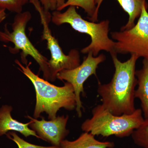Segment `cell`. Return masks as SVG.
<instances>
[{
	"mask_svg": "<svg viewBox=\"0 0 148 148\" xmlns=\"http://www.w3.org/2000/svg\"><path fill=\"white\" fill-rule=\"evenodd\" d=\"M51 21L57 26L69 24L77 32L90 36L91 42L82 49V53L86 54L91 52L95 57L102 50L110 53H115V42L110 39L108 36L110 31L108 20H104L99 23L86 21L77 13L75 7L70 6L64 12L57 10L53 12Z\"/></svg>",
	"mask_w": 148,
	"mask_h": 148,
	"instance_id": "277c9868",
	"label": "cell"
},
{
	"mask_svg": "<svg viewBox=\"0 0 148 148\" xmlns=\"http://www.w3.org/2000/svg\"><path fill=\"white\" fill-rule=\"evenodd\" d=\"M15 62L20 68H18L19 71L31 81L35 88L36 95L35 118L39 117L41 114L45 112L49 119L53 120L56 117V114L60 109L73 110L76 108L74 88L71 84L66 82L64 86H56L34 73L30 68L31 62L26 67L18 60Z\"/></svg>",
	"mask_w": 148,
	"mask_h": 148,
	"instance_id": "7a4b0ae2",
	"label": "cell"
},
{
	"mask_svg": "<svg viewBox=\"0 0 148 148\" xmlns=\"http://www.w3.org/2000/svg\"><path fill=\"white\" fill-rule=\"evenodd\" d=\"M32 17V14L29 11L16 14L11 25L12 32L9 31L6 25L3 31H0V41L13 44L14 47H9L11 53L16 54L21 51V61L23 64L27 65V56H32L39 65L44 79L50 80L49 60L32 44L26 34L27 24Z\"/></svg>",
	"mask_w": 148,
	"mask_h": 148,
	"instance_id": "5b68a950",
	"label": "cell"
},
{
	"mask_svg": "<svg viewBox=\"0 0 148 148\" xmlns=\"http://www.w3.org/2000/svg\"><path fill=\"white\" fill-rule=\"evenodd\" d=\"M133 142L143 148H148V118L145 119L140 126L131 135Z\"/></svg>",
	"mask_w": 148,
	"mask_h": 148,
	"instance_id": "5bb4252c",
	"label": "cell"
},
{
	"mask_svg": "<svg viewBox=\"0 0 148 148\" xmlns=\"http://www.w3.org/2000/svg\"><path fill=\"white\" fill-rule=\"evenodd\" d=\"M29 0H0V9L16 14L22 12L23 7Z\"/></svg>",
	"mask_w": 148,
	"mask_h": 148,
	"instance_id": "2e32d148",
	"label": "cell"
},
{
	"mask_svg": "<svg viewBox=\"0 0 148 148\" xmlns=\"http://www.w3.org/2000/svg\"><path fill=\"white\" fill-rule=\"evenodd\" d=\"M46 11H59L65 2L66 0H39Z\"/></svg>",
	"mask_w": 148,
	"mask_h": 148,
	"instance_id": "ac0fdd59",
	"label": "cell"
},
{
	"mask_svg": "<svg viewBox=\"0 0 148 148\" xmlns=\"http://www.w3.org/2000/svg\"><path fill=\"white\" fill-rule=\"evenodd\" d=\"M29 3L34 5L39 14L41 22L43 27L42 40L47 42V48L51 53V59L49 61L50 80L54 81L57 78V75L64 70L75 69L80 65L79 52L76 49L70 51L68 55H65L59 45L57 40L52 36L49 27L51 21V14L46 11L39 0H29Z\"/></svg>",
	"mask_w": 148,
	"mask_h": 148,
	"instance_id": "8992f818",
	"label": "cell"
},
{
	"mask_svg": "<svg viewBox=\"0 0 148 148\" xmlns=\"http://www.w3.org/2000/svg\"><path fill=\"white\" fill-rule=\"evenodd\" d=\"M142 69L136 71L138 87L135 90V98L141 103V110L145 119L148 118V59L144 58Z\"/></svg>",
	"mask_w": 148,
	"mask_h": 148,
	"instance_id": "7c38bea8",
	"label": "cell"
},
{
	"mask_svg": "<svg viewBox=\"0 0 148 148\" xmlns=\"http://www.w3.org/2000/svg\"><path fill=\"white\" fill-rule=\"evenodd\" d=\"M6 17V13L5 12V10H4L0 9V24Z\"/></svg>",
	"mask_w": 148,
	"mask_h": 148,
	"instance_id": "d6986e66",
	"label": "cell"
},
{
	"mask_svg": "<svg viewBox=\"0 0 148 148\" xmlns=\"http://www.w3.org/2000/svg\"><path fill=\"white\" fill-rule=\"evenodd\" d=\"M10 139L14 141L18 146V148H61L56 146L43 147L33 145L20 138L15 132H10L6 134Z\"/></svg>",
	"mask_w": 148,
	"mask_h": 148,
	"instance_id": "e0dca14e",
	"label": "cell"
},
{
	"mask_svg": "<svg viewBox=\"0 0 148 148\" xmlns=\"http://www.w3.org/2000/svg\"><path fill=\"white\" fill-rule=\"evenodd\" d=\"M148 5L143 4L138 22L128 30L111 32L113 39L116 41L114 52L135 54L148 59Z\"/></svg>",
	"mask_w": 148,
	"mask_h": 148,
	"instance_id": "52a82bcc",
	"label": "cell"
},
{
	"mask_svg": "<svg viewBox=\"0 0 148 148\" xmlns=\"http://www.w3.org/2000/svg\"><path fill=\"white\" fill-rule=\"evenodd\" d=\"M70 6L81 8L90 17L89 18L94 15L96 10L95 0H67L58 11Z\"/></svg>",
	"mask_w": 148,
	"mask_h": 148,
	"instance_id": "9a60e30c",
	"label": "cell"
},
{
	"mask_svg": "<svg viewBox=\"0 0 148 148\" xmlns=\"http://www.w3.org/2000/svg\"><path fill=\"white\" fill-rule=\"evenodd\" d=\"M114 147L113 142L98 141L95 136L88 132L82 133L74 141L64 140L60 145L61 148H113Z\"/></svg>",
	"mask_w": 148,
	"mask_h": 148,
	"instance_id": "4fadbf2b",
	"label": "cell"
},
{
	"mask_svg": "<svg viewBox=\"0 0 148 148\" xmlns=\"http://www.w3.org/2000/svg\"><path fill=\"white\" fill-rule=\"evenodd\" d=\"M92 113V117L84 122L81 128L84 132H90L95 136L128 137L132 135L145 119L141 109H136L130 114L115 115L102 104L95 106Z\"/></svg>",
	"mask_w": 148,
	"mask_h": 148,
	"instance_id": "3957f363",
	"label": "cell"
},
{
	"mask_svg": "<svg viewBox=\"0 0 148 148\" xmlns=\"http://www.w3.org/2000/svg\"><path fill=\"white\" fill-rule=\"evenodd\" d=\"M103 0H95L96 10L94 15L89 18L92 22L98 21V14L99 8ZM125 12L129 15L127 24L121 27V31L128 30L134 27L135 21L141 14L143 4L146 2V0H117Z\"/></svg>",
	"mask_w": 148,
	"mask_h": 148,
	"instance_id": "8fae6325",
	"label": "cell"
},
{
	"mask_svg": "<svg viewBox=\"0 0 148 148\" xmlns=\"http://www.w3.org/2000/svg\"><path fill=\"white\" fill-rule=\"evenodd\" d=\"M115 72L109 83H98L97 92L101 97L102 105L115 115L130 114L136 110L135 87L138 81L135 75L136 64L139 57L131 54L125 62L119 60L116 53H111Z\"/></svg>",
	"mask_w": 148,
	"mask_h": 148,
	"instance_id": "6da1fadb",
	"label": "cell"
},
{
	"mask_svg": "<svg viewBox=\"0 0 148 148\" xmlns=\"http://www.w3.org/2000/svg\"><path fill=\"white\" fill-rule=\"evenodd\" d=\"M27 117L31 120L29 126L34 130L40 139L53 146L60 147L61 142L69 134V130L66 129L69 116H58L49 121L44 118L38 121L29 116Z\"/></svg>",
	"mask_w": 148,
	"mask_h": 148,
	"instance_id": "9c48e42d",
	"label": "cell"
},
{
	"mask_svg": "<svg viewBox=\"0 0 148 148\" xmlns=\"http://www.w3.org/2000/svg\"><path fill=\"white\" fill-rule=\"evenodd\" d=\"M106 60V56L104 54L95 57L92 52H89L79 66L71 70H63L57 74V78L70 83L73 87L76 103L75 109L79 117L82 116V109L83 108L80 94L84 92V84L90 76H97L96 70L98 65Z\"/></svg>",
	"mask_w": 148,
	"mask_h": 148,
	"instance_id": "ba28073f",
	"label": "cell"
},
{
	"mask_svg": "<svg viewBox=\"0 0 148 148\" xmlns=\"http://www.w3.org/2000/svg\"><path fill=\"white\" fill-rule=\"evenodd\" d=\"M12 107L8 106H3L0 109V136L6 135L9 131H14L20 132L25 137L34 136L40 138L34 130L29 128L31 122L23 123L12 117Z\"/></svg>",
	"mask_w": 148,
	"mask_h": 148,
	"instance_id": "30bf717a",
	"label": "cell"
}]
</instances>
